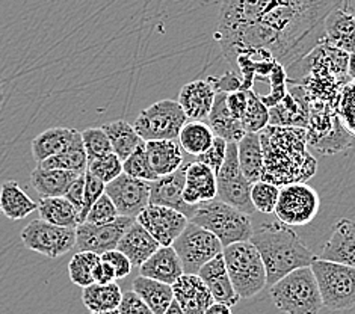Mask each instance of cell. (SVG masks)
Segmentation results:
<instances>
[{
  "label": "cell",
  "instance_id": "obj_46",
  "mask_svg": "<svg viewBox=\"0 0 355 314\" xmlns=\"http://www.w3.org/2000/svg\"><path fill=\"white\" fill-rule=\"evenodd\" d=\"M269 83H270V92L268 96H260V100L263 101V105L270 109L277 106L280 101L286 97L287 94V80H289V76H287V71L283 65L275 64V67L270 71V74L268 76Z\"/></svg>",
  "mask_w": 355,
  "mask_h": 314
},
{
  "label": "cell",
  "instance_id": "obj_49",
  "mask_svg": "<svg viewBox=\"0 0 355 314\" xmlns=\"http://www.w3.org/2000/svg\"><path fill=\"white\" fill-rule=\"evenodd\" d=\"M227 143L228 142H225L224 139L215 137L212 146L209 147L207 151L202 152V155L197 156L196 160L202 165L209 166L215 174H218V171L221 169V166L224 164L225 152H227Z\"/></svg>",
  "mask_w": 355,
  "mask_h": 314
},
{
  "label": "cell",
  "instance_id": "obj_4",
  "mask_svg": "<svg viewBox=\"0 0 355 314\" xmlns=\"http://www.w3.org/2000/svg\"><path fill=\"white\" fill-rule=\"evenodd\" d=\"M270 299L286 314H318L324 304L310 266L293 270L270 286Z\"/></svg>",
  "mask_w": 355,
  "mask_h": 314
},
{
  "label": "cell",
  "instance_id": "obj_61",
  "mask_svg": "<svg viewBox=\"0 0 355 314\" xmlns=\"http://www.w3.org/2000/svg\"><path fill=\"white\" fill-rule=\"evenodd\" d=\"M91 314H120V313H118V310H114V311H106V313H91Z\"/></svg>",
  "mask_w": 355,
  "mask_h": 314
},
{
  "label": "cell",
  "instance_id": "obj_51",
  "mask_svg": "<svg viewBox=\"0 0 355 314\" xmlns=\"http://www.w3.org/2000/svg\"><path fill=\"white\" fill-rule=\"evenodd\" d=\"M100 259H101V261H105V263H107V265L112 266V269L115 270L116 279L125 278L132 272L133 266H132L130 260L118 250H112V251H107L105 254H101Z\"/></svg>",
  "mask_w": 355,
  "mask_h": 314
},
{
  "label": "cell",
  "instance_id": "obj_31",
  "mask_svg": "<svg viewBox=\"0 0 355 314\" xmlns=\"http://www.w3.org/2000/svg\"><path fill=\"white\" fill-rule=\"evenodd\" d=\"M238 159L243 177L254 184L263 178V152L260 133H245L238 142Z\"/></svg>",
  "mask_w": 355,
  "mask_h": 314
},
{
  "label": "cell",
  "instance_id": "obj_9",
  "mask_svg": "<svg viewBox=\"0 0 355 314\" xmlns=\"http://www.w3.org/2000/svg\"><path fill=\"white\" fill-rule=\"evenodd\" d=\"M251 188L252 184L241 171L238 142H228L224 164L216 174V200L250 216L256 211L251 202Z\"/></svg>",
  "mask_w": 355,
  "mask_h": 314
},
{
  "label": "cell",
  "instance_id": "obj_11",
  "mask_svg": "<svg viewBox=\"0 0 355 314\" xmlns=\"http://www.w3.org/2000/svg\"><path fill=\"white\" fill-rule=\"evenodd\" d=\"M319 193L307 183H292L280 188V197L274 213L287 227H302L310 224L319 213Z\"/></svg>",
  "mask_w": 355,
  "mask_h": 314
},
{
  "label": "cell",
  "instance_id": "obj_13",
  "mask_svg": "<svg viewBox=\"0 0 355 314\" xmlns=\"http://www.w3.org/2000/svg\"><path fill=\"white\" fill-rule=\"evenodd\" d=\"M306 133L309 146L315 147L320 155H336L355 142L343 129L337 110L333 109L310 110Z\"/></svg>",
  "mask_w": 355,
  "mask_h": 314
},
{
  "label": "cell",
  "instance_id": "obj_45",
  "mask_svg": "<svg viewBox=\"0 0 355 314\" xmlns=\"http://www.w3.org/2000/svg\"><path fill=\"white\" fill-rule=\"evenodd\" d=\"M80 137L88 162L112 152L111 142H109V138L106 137V133L101 127H88V129L80 132Z\"/></svg>",
  "mask_w": 355,
  "mask_h": 314
},
{
  "label": "cell",
  "instance_id": "obj_32",
  "mask_svg": "<svg viewBox=\"0 0 355 314\" xmlns=\"http://www.w3.org/2000/svg\"><path fill=\"white\" fill-rule=\"evenodd\" d=\"M38 210V204L14 180L3 182L0 188V211L11 220L28 218Z\"/></svg>",
  "mask_w": 355,
  "mask_h": 314
},
{
  "label": "cell",
  "instance_id": "obj_35",
  "mask_svg": "<svg viewBox=\"0 0 355 314\" xmlns=\"http://www.w3.org/2000/svg\"><path fill=\"white\" fill-rule=\"evenodd\" d=\"M101 129H103L109 142H111L112 152L120 157L123 162L144 142L137 130H135V127L125 120L106 123L101 125Z\"/></svg>",
  "mask_w": 355,
  "mask_h": 314
},
{
  "label": "cell",
  "instance_id": "obj_47",
  "mask_svg": "<svg viewBox=\"0 0 355 314\" xmlns=\"http://www.w3.org/2000/svg\"><path fill=\"white\" fill-rule=\"evenodd\" d=\"M118 216H120V215H118V211H116V209L114 206V202L111 201V198H109L106 193H103L94 202V206L89 209L85 223L96 224V225H103V224L114 223V220Z\"/></svg>",
  "mask_w": 355,
  "mask_h": 314
},
{
  "label": "cell",
  "instance_id": "obj_3",
  "mask_svg": "<svg viewBox=\"0 0 355 314\" xmlns=\"http://www.w3.org/2000/svg\"><path fill=\"white\" fill-rule=\"evenodd\" d=\"M250 242L256 246L263 261L268 286L280 281L293 270L311 266V263L318 259L316 254H313L302 243L292 227L278 220L261 224L257 230L252 232Z\"/></svg>",
  "mask_w": 355,
  "mask_h": 314
},
{
  "label": "cell",
  "instance_id": "obj_59",
  "mask_svg": "<svg viewBox=\"0 0 355 314\" xmlns=\"http://www.w3.org/2000/svg\"><path fill=\"white\" fill-rule=\"evenodd\" d=\"M346 8H348V11L352 14V17L355 19V0H346Z\"/></svg>",
  "mask_w": 355,
  "mask_h": 314
},
{
  "label": "cell",
  "instance_id": "obj_21",
  "mask_svg": "<svg viewBox=\"0 0 355 314\" xmlns=\"http://www.w3.org/2000/svg\"><path fill=\"white\" fill-rule=\"evenodd\" d=\"M171 287L174 299L179 302L184 314H205L215 302L198 275L183 274Z\"/></svg>",
  "mask_w": 355,
  "mask_h": 314
},
{
  "label": "cell",
  "instance_id": "obj_1",
  "mask_svg": "<svg viewBox=\"0 0 355 314\" xmlns=\"http://www.w3.org/2000/svg\"><path fill=\"white\" fill-rule=\"evenodd\" d=\"M346 0H221L215 40L232 65L245 49H263L289 69L324 38V23Z\"/></svg>",
  "mask_w": 355,
  "mask_h": 314
},
{
  "label": "cell",
  "instance_id": "obj_28",
  "mask_svg": "<svg viewBox=\"0 0 355 314\" xmlns=\"http://www.w3.org/2000/svg\"><path fill=\"white\" fill-rule=\"evenodd\" d=\"M82 174L62 169H44L37 166L31 174V184L41 198L65 197L71 183Z\"/></svg>",
  "mask_w": 355,
  "mask_h": 314
},
{
  "label": "cell",
  "instance_id": "obj_20",
  "mask_svg": "<svg viewBox=\"0 0 355 314\" xmlns=\"http://www.w3.org/2000/svg\"><path fill=\"white\" fill-rule=\"evenodd\" d=\"M216 198V174L200 162L186 165L183 200L186 204L198 206Z\"/></svg>",
  "mask_w": 355,
  "mask_h": 314
},
{
  "label": "cell",
  "instance_id": "obj_34",
  "mask_svg": "<svg viewBox=\"0 0 355 314\" xmlns=\"http://www.w3.org/2000/svg\"><path fill=\"white\" fill-rule=\"evenodd\" d=\"M38 213L40 219L58 227L76 230L80 224L79 210L65 197L41 198L38 202Z\"/></svg>",
  "mask_w": 355,
  "mask_h": 314
},
{
  "label": "cell",
  "instance_id": "obj_39",
  "mask_svg": "<svg viewBox=\"0 0 355 314\" xmlns=\"http://www.w3.org/2000/svg\"><path fill=\"white\" fill-rule=\"evenodd\" d=\"M100 263V256L94 252H76L69 263V275L71 283L85 288L94 284V269Z\"/></svg>",
  "mask_w": 355,
  "mask_h": 314
},
{
  "label": "cell",
  "instance_id": "obj_18",
  "mask_svg": "<svg viewBox=\"0 0 355 314\" xmlns=\"http://www.w3.org/2000/svg\"><path fill=\"white\" fill-rule=\"evenodd\" d=\"M292 83V82H291ZM310 118V103L306 91L298 83L287 87L286 97L269 109V124L306 129Z\"/></svg>",
  "mask_w": 355,
  "mask_h": 314
},
{
  "label": "cell",
  "instance_id": "obj_37",
  "mask_svg": "<svg viewBox=\"0 0 355 314\" xmlns=\"http://www.w3.org/2000/svg\"><path fill=\"white\" fill-rule=\"evenodd\" d=\"M37 166L44 169H62V171H71L76 174H85L88 169V157L85 148H83V142L80 132L76 133L74 139L62 152L58 156L50 157L44 162L38 164Z\"/></svg>",
  "mask_w": 355,
  "mask_h": 314
},
{
  "label": "cell",
  "instance_id": "obj_62",
  "mask_svg": "<svg viewBox=\"0 0 355 314\" xmlns=\"http://www.w3.org/2000/svg\"><path fill=\"white\" fill-rule=\"evenodd\" d=\"M354 146H355V142H354Z\"/></svg>",
  "mask_w": 355,
  "mask_h": 314
},
{
  "label": "cell",
  "instance_id": "obj_5",
  "mask_svg": "<svg viewBox=\"0 0 355 314\" xmlns=\"http://www.w3.org/2000/svg\"><path fill=\"white\" fill-rule=\"evenodd\" d=\"M191 223L212 233L224 248L238 242H250L254 232L248 215L216 198L198 204Z\"/></svg>",
  "mask_w": 355,
  "mask_h": 314
},
{
  "label": "cell",
  "instance_id": "obj_52",
  "mask_svg": "<svg viewBox=\"0 0 355 314\" xmlns=\"http://www.w3.org/2000/svg\"><path fill=\"white\" fill-rule=\"evenodd\" d=\"M120 314H155L148 308V305L144 302L139 296L133 290L123 293V299L120 307H118Z\"/></svg>",
  "mask_w": 355,
  "mask_h": 314
},
{
  "label": "cell",
  "instance_id": "obj_48",
  "mask_svg": "<svg viewBox=\"0 0 355 314\" xmlns=\"http://www.w3.org/2000/svg\"><path fill=\"white\" fill-rule=\"evenodd\" d=\"M105 188H106V184L103 182H100L97 177L89 174L88 171L85 173V189H83V207H82L80 215H79L80 224L85 223L89 209L94 206V202L101 197V195L105 193Z\"/></svg>",
  "mask_w": 355,
  "mask_h": 314
},
{
  "label": "cell",
  "instance_id": "obj_26",
  "mask_svg": "<svg viewBox=\"0 0 355 314\" xmlns=\"http://www.w3.org/2000/svg\"><path fill=\"white\" fill-rule=\"evenodd\" d=\"M159 248L160 245L137 220L124 233L120 243L116 246V250L130 260L132 266L137 268H141Z\"/></svg>",
  "mask_w": 355,
  "mask_h": 314
},
{
  "label": "cell",
  "instance_id": "obj_22",
  "mask_svg": "<svg viewBox=\"0 0 355 314\" xmlns=\"http://www.w3.org/2000/svg\"><path fill=\"white\" fill-rule=\"evenodd\" d=\"M320 44L339 49L345 53L355 50V19L346 5L337 8L324 23V38Z\"/></svg>",
  "mask_w": 355,
  "mask_h": 314
},
{
  "label": "cell",
  "instance_id": "obj_23",
  "mask_svg": "<svg viewBox=\"0 0 355 314\" xmlns=\"http://www.w3.org/2000/svg\"><path fill=\"white\" fill-rule=\"evenodd\" d=\"M198 277L202 279V283L207 286L215 302L228 305V307H234V305L241 301L238 293L234 292L230 275H228V270L225 268L223 254L206 263V265L200 269Z\"/></svg>",
  "mask_w": 355,
  "mask_h": 314
},
{
  "label": "cell",
  "instance_id": "obj_14",
  "mask_svg": "<svg viewBox=\"0 0 355 314\" xmlns=\"http://www.w3.org/2000/svg\"><path fill=\"white\" fill-rule=\"evenodd\" d=\"M137 219L118 216L114 223L96 225L83 223L76 228V246L78 252H94L101 256L107 251L116 250L124 233L129 230L130 225Z\"/></svg>",
  "mask_w": 355,
  "mask_h": 314
},
{
  "label": "cell",
  "instance_id": "obj_50",
  "mask_svg": "<svg viewBox=\"0 0 355 314\" xmlns=\"http://www.w3.org/2000/svg\"><path fill=\"white\" fill-rule=\"evenodd\" d=\"M207 82L212 85L216 94H232L242 91V79L236 71H227L223 76H209Z\"/></svg>",
  "mask_w": 355,
  "mask_h": 314
},
{
  "label": "cell",
  "instance_id": "obj_17",
  "mask_svg": "<svg viewBox=\"0 0 355 314\" xmlns=\"http://www.w3.org/2000/svg\"><path fill=\"white\" fill-rule=\"evenodd\" d=\"M186 165L188 164H184L180 169H177L175 173L170 175L159 177L157 180L150 182V204L177 210L191 220L196 215L198 206L186 204L183 200Z\"/></svg>",
  "mask_w": 355,
  "mask_h": 314
},
{
  "label": "cell",
  "instance_id": "obj_15",
  "mask_svg": "<svg viewBox=\"0 0 355 314\" xmlns=\"http://www.w3.org/2000/svg\"><path fill=\"white\" fill-rule=\"evenodd\" d=\"M118 211L124 218L137 219L150 204V182L138 180L128 174H121L105 188Z\"/></svg>",
  "mask_w": 355,
  "mask_h": 314
},
{
  "label": "cell",
  "instance_id": "obj_29",
  "mask_svg": "<svg viewBox=\"0 0 355 314\" xmlns=\"http://www.w3.org/2000/svg\"><path fill=\"white\" fill-rule=\"evenodd\" d=\"M207 125L214 132L216 138H221L225 142H239L245 130L242 123L230 114L227 107V94H216L214 106L207 116Z\"/></svg>",
  "mask_w": 355,
  "mask_h": 314
},
{
  "label": "cell",
  "instance_id": "obj_53",
  "mask_svg": "<svg viewBox=\"0 0 355 314\" xmlns=\"http://www.w3.org/2000/svg\"><path fill=\"white\" fill-rule=\"evenodd\" d=\"M247 105H248L247 91H236V92H232V94H227V107L236 120L242 121L245 110H247Z\"/></svg>",
  "mask_w": 355,
  "mask_h": 314
},
{
  "label": "cell",
  "instance_id": "obj_33",
  "mask_svg": "<svg viewBox=\"0 0 355 314\" xmlns=\"http://www.w3.org/2000/svg\"><path fill=\"white\" fill-rule=\"evenodd\" d=\"M132 290L148 305V308L155 314H164L165 310L170 307V304L174 301L171 286L141 275L133 279Z\"/></svg>",
  "mask_w": 355,
  "mask_h": 314
},
{
  "label": "cell",
  "instance_id": "obj_2",
  "mask_svg": "<svg viewBox=\"0 0 355 314\" xmlns=\"http://www.w3.org/2000/svg\"><path fill=\"white\" fill-rule=\"evenodd\" d=\"M263 178L278 188L306 183L316 174L318 160L309 151L307 133L301 127L268 125L260 132Z\"/></svg>",
  "mask_w": 355,
  "mask_h": 314
},
{
  "label": "cell",
  "instance_id": "obj_58",
  "mask_svg": "<svg viewBox=\"0 0 355 314\" xmlns=\"http://www.w3.org/2000/svg\"><path fill=\"white\" fill-rule=\"evenodd\" d=\"M164 314H184V311L182 310L179 302H177V301L174 299V301L170 304V307H168V308L165 310Z\"/></svg>",
  "mask_w": 355,
  "mask_h": 314
},
{
  "label": "cell",
  "instance_id": "obj_12",
  "mask_svg": "<svg viewBox=\"0 0 355 314\" xmlns=\"http://www.w3.org/2000/svg\"><path fill=\"white\" fill-rule=\"evenodd\" d=\"M21 242L31 251L49 259H58L69 254L76 246V230L33 219L21 230Z\"/></svg>",
  "mask_w": 355,
  "mask_h": 314
},
{
  "label": "cell",
  "instance_id": "obj_19",
  "mask_svg": "<svg viewBox=\"0 0 355 314\" xmlns=\"http://www.w3.org/2000/svg\"><path fill=\"white\" fill-rule=\"evenodd\" d=\"M318 259L355 268V220H337Z\"/></svg>",
  "mask_w": 355,
  "mask_h": 314
},
{
  "label": "cell",
  "instance_id": "obj_43",
  "mask_svg": "<svg viewBox=\"0 0 355 314\" xmlns=\"http://www.w3.org/2000/svg\"><path fill=\"white\" fill-rule=\"evenodd\" d=\"M87 171L97 177L100 182L107 184L123 174V160L114 155V152H109L106 156L97 157L88 162Z\"/></svg>",
  "mask_w": 355,
  "mask_h": 314
},
{
  "label": "cell",
  "instance_id": "obj_40",
  "mask_svg": "<svg viewBox=\"0 0 355 314\" xmlns=\"http://www.w3.org/2000/svg\"><path fill=\"white\" fill-rule=\"evenodd\" d=\"M248 105L242 118V127L245 133H260L269 125V109L260 100L257 92L247 91Z\"/></svg>",
  "mask_w": 355,
  "mask_h": 314
},
{
  "label": "cell",
  "instance_id": "obj_27",
  "mask_svg": "<svg viewBox=\"0 0 355 314\" xmlns=\"http://www.w3.org/2000/svg\"><path fill=\"white\" fill-rule=\"evenodd\" d=\"M146 151L150 166L157 178L170 175L184 165L179 141H150L146 142Z\"/></svg>",
  "mask_w": 355,
  "mask_h": 314
},
{
  "label": "cell",
  "instance_id": "obj_41",
  "mask_svg": "<svg viewBox=\"0 0 355 314\" xmlns=\"http://www.w3.org/2000/svg\"><path fill=\"white\" fill-rule=\"evenodd\" d=\"M123 173L128 174L133 178L144 182H155L157 180L156 174L150 166L148 156L146 151V142H142L141 146L135 150L132 155L123 162Z\"/></svg>",
  "mask_w": 355,
  "mask_h": 314
},
{
  "label": "cell",
  "instance_id": "obj_7",
  "mask_svg": "<svg viewBox=\"0 0 355 314\" xmlns=\"http://www.w3.org/2000/svg\"><path fill=\"white\" fill-rule=\"evenodd\" d=\"M324 307L345 311L355 305V268L316 259L311 263Z\"/></svg>",
  "mask_w": 355,
  "mask_h": 314
},
{
  "label": "cell",
  "instance_id": "obj_30",
  "mask_svg": "<svg viewBox=\"0 0 355 314\" xmlns=\"http://www.w3.org/2000/svg\"><path fill=\"white\" fill-rule=\"evenodd\" d=\"M76 133H78L76 129L52 127V129H47L43 133H40L37 138H33L31 150L37 165L44 162V160L50 157L58 156L59 152H62L70 146L76 137Z\"/></svg>",
  "mask_w": 355,
  "mask_h": 314
},
{
  "label": "cell",
  "instance_id": "obj_56",
  "mask_svg": "<svg viewBox=\"0 0 355 314\" xmlns=\"http://www.w3.org/2000/svg\"><path fill=\"white\" fill-rule=\"evenodd\" d=\"M205 314H233L232 313V307H228V305L224 304H219V302H214L210 307L206 310Z\"/></svg>",
  "mask_w": 355,
  "mask_h": 314
},
{
  "label": "cell",
  "instance_id": "obj_8",
  "mask_svg": "<svg viewBox=\"0 0 355 314\" xmlns=\"http://www.w3.org/2000/svg\"><path fill=\"white\" fill-rule=\"evenodd\" d=\"M188 121V116L177 101L160 100L142 109L133 127L144 142L177 141L180 130Z\"/></svg>",
  "mask_w": 355,
  "mask_h": 314
},
{
  "label": "cell",
  "instance_id": "obj_55",
  "mask_svg": "<svg viewBox=\"0 0 355 314\" xmlns=\"http://www.w3.org/2000/svg\"><path fill=\"white\" fill-rule=\"evenodd\" d=\"M92 278H94L96 284H111L115 283L116 279L115 270L112 269V266L107 265L105 261H101V259L94 269V275H92Z\"/></svg>",
  "mask_w": 355,
  "mask_h": 314
},
{
  "label": "cell",
  "instance_id": "obj_42",
  "mask_svg": "<svg viewBox=\"0 0 355 314\" xmlns=\"http://www.w3.org/2000/svg\"><path fill=\"white\" fill-rule=\"evenodd\" d=\"M337 116L346 133L355 141V80H349L343 87L337 103Z\"/></svg>",
  "mask_w": 355,
  "mask_h": 314
},
{
  "label": "cell",
  "instance_id": "obj_57",
  "mask_svg": "<svg viewBox=\"0 0 355 314\" xmlns=\"http://www.w3.org/2000/svg\"><path fill=\"white\" fill-rule=\"evenodd\" d=\"M348 78L349 80H355V50L348 56Z\"/></svg>",
  "mask_w": 355,
  "mask_h": 314
},
{
  "label": "cell",
  "instance_id": "obj_25",
  "mask_svg": "<svg viewBox=\"0 0 355 314\" xmlns=\"http://www.w3.org/2000/svg\"><path fill=\"white\" fill-rule=\"evenodd\" d=\"M182 261L173 246L160 248L139 268V275L173 286L183 275Z\"/></svg>",
  "mask_w": 355,
  "mask_h": 314
},
{
  "label": "cell",
  "instance_id": "obj_60",
  "mask_svg": "<svg viewBox=\"0 0 355 314\" xmlns=\"http://www.w3.org/2000/svg\"><path fill=\"white\" fill-rule=\"evenodd\" d=\"M3 98H5L3 83H2V79H0V110H2V107H3Z\"/></svg>",
  "mask_w": 355,
  "mask_h": 314
},
{
  "label": "cell",
  "instance_id": "obj_24",
  "mask_svg": "<svg viewBox=\"0 0 355 314\" xmlns=\"http://www.w3.org/2000/svg\"><path fill=\"white\" fill-rule=\"evenodd\" d=\"M216 92L207 80H193L186 83L179 92V103L191 121L207 120L214 106Z\"/></svg>",
  "mask_w": 355,
  "mask_h": 314
},
{
  "label": "cell",
  "instance_id": "obj_6",
  "mask_svg": "<svg viewBox=\"0 0 355 314\" xmlns=\"http://www.w3.org/2000/svg\"><path fill=\"white\" fill-rule=\"evenodd\" d=\"M223 259L234 292L241 299L254 298L268 286L265 265L251 242H238L225 246Z\"/></svg>",
  "mask_w": 355,
  "mask_h": 314
},
{
  "label": "cell",
  "instance_id": "obj_10",
  "mask_svg": "<svg viewBox=\"0 0 355 314\" xmlns=\"http://www.w3.org/2000/svg\"><path fill=\"white\" fill-rule=\"evenodd\" d=\"M173 248L182 261L183 272L191 275H198L206 263L221 256L224 251V246L212 233L191 220L173 243Z\"/></svg>",
  "mask_w": 355,
  "mask_h": 314
},
{
  "label": "cell",
  "instance_id": "obj_16",
  "mask_svg": "<svg viewBox=\"0 0 355 314\" xmlns=\"http://www.w3.org/2000/svg\"><path fill=\"white\" fill-rule=\"evenodd\" d=\"M137 223L146 228L160 246H173L189 224V219L177 210L148 204L137 218Z\"/></svg>",
  "mask_w": 355,
  "mask_h": 314
},
{
  "label": "cell",
  "instance_id": "obj_36",
  "mask_svg": "<svg viewBox=\"0 0 355 314\" xmlns=\"http://www.w3.org/2000/svg\"><path fill=\"white\" fill-rule=\"evenodd\" d=\"M123 299L121 287L116 283L91 284L82 290V302L91 313L118 310Z\"/></svg>",
  "mask_w": 355,
  "mask_h": 314
},
{
  "label": "cell",
  "instance_id": "obj_38",
  "mask_svg": "<svg viewBox=\"0 0 355 314\" xmlns=\"http://www.w3.org/2000/svg\"><path fill=\"white\" fill-rule=\"evenodd\" d=\"M215 139L214 132L205 121H188L179 134V143L182 150H184L191 156H200L207 151Z\"/></svg>",
  "mask_w": 355,
  "mask_h": 314
},
{
  "label": "cell",
  "instance_id": "obj_54",
  "mask_svg": "<svg viewBox=\"0 0 355 314\" xmlns=\"http://www.w3.org/2000/svg\"><path fill=\"white\" fill-rule=\"evenodd\" d=\"M83 189H85V174H82L76 178L69 188V191H67V193H65V198L79 210V215H80V210L83 207Z\"/></svg>",
  "mask_w": 355,
  "mask_h": 314
},
{
  "label": "cell",
  "instance_id": "obj_44",
  "mask_svg": "<svg viewBox=\"0 0 355 314\" xmlns=\"http://www.w3.org/2000/svg\"><path fill=\"white\" fill-rule=\"evenodd\" d=\"M280 197V188L268 182H257L251 188V202L260 213H274Z\"/></svg>",
  "mask_w": 355,
  "mask_h": 314
}]
</instances>
